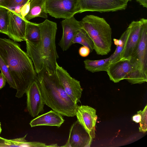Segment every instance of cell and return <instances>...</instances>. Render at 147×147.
<instances>
[{
	"label": "cell",
	"instance_id": "4dcf8cb0",
	"mask_svg": "<svg viewBox=\"0 0 147 147\" xmlns=\"http://www.w3.org/2000/svg\"><path fill=\"white\" fill-rule=\"evenodd\" d=\"M143 7L147 8V0H136Z\"/></svg>",
	"mask_w": 147,
	"mask_h": 147
},
{
	"label": "cell",
	"instance_id": "9a60e30c",
	"mask_svg": "<svg viewBox=\"0 0 147 147\" xmlns=\"http://www.w3.org/2000/svg\"><path fill=\"white\" fill-rule=\"evenodd\" d=\"M131 69L129 60L121 59L111 63L107 72L110 80L117 83L125 80Z\"/></svg>",
	"mask_w": 147,
	"mask_h": 147
},
{
	"label": "cell",
	"instance_id": "44dd1931",
	"mask_svg": "<svg viewBox=\"0 0 147 147\" xmlns=\"http://www.w3.org/2000/svg\"><path fill=\"white\" fill-rule=\"evenodd\" d=\"M27 134L23 137L8 140L0 137V147H30V142H27L25 138Z\"/></svg>",
	"mask_w": 147,
	"mask_h": 147
},
{
	"label": "cell",
	"instance_id": "5b68a950",
	"mask_svg": "<svg viewBox=\"0 0 147 147\" xmlns=\"http://www.w3.org/2000/svg\"><path fill=\"white\" fill-rule=\"evenodd\" d=\"M141 19L140 40L129 59L132 69L125 79L132 84L147 82V20Z\"/></svg>",
	"mask_w": 147,
	"mask_h": 147
},
{
	"label": "cell",
	"instance_id": "277c9868",
	"mask_svg": "<svg viewBox=\"0 0 147 147\" xmlns=\"http://www.w3.org/2000/svg\"><path fill=\"white\" fill-rule=\"evenodd\" d=\"M80 22L82 28L86 32L94 44L97 54L103 55L111 51L112 44V30L103 18L87 15Z\"/></svg>",
	"mask_w": 147,
	"mask_h": 147
},
{
	"label": "cell",
	"instance_id": "484cf974",
	"mask_svg": "<svg viewBox=\"0 0 147 147\" xmlns=\"http://www.w3.org/2000/svg\"><path fill=\"white\" fill-rule=\"evenodd\" d=\"M128 30L127 28L122 34L119 39H113V41L114 44L116 46L122 47L124 49L128 37Z\"/></svg>",
	"mask_w": 147,
	"mask_h": 147
},
{
	"label": "cell",
	"instance_id": "ac0fdd59",
	"mask_svg": "<svg viewBox=\"0 0 147 147\" xmlns=\"http://www.w3.org/2000/svg\"><path fill=\"white\" fill-rule=\"evenodd\" d=\"M40 39V31L38 24L28 21L26 27L25 41L35 45L38 43Z\"/></svg>",
	"mask_w": 147,
	"mask_h": 147
},
{
	"label": "cell",
	"instance_id": "7c38bea8",
	"mask_svg": "<svg viewBox=\"0 0 147 147\" xmlns=\"http://www.w3.org/2000/svg\"><path fill=\"white\" fill-rule=\"evenodd\" d=\"M61 24L63 28L61 38L58 45L63 51L67 50L73 44V40L80 30L81 29L80 21L73 16L62 20Z\"/></svg>",
	"mask_w": 147,
	"mask_h": 147
},
{
	"label": "cell",
	"instance_id": "836d02e7",
	"mask_svg": "<svg viewBox=\"0 0 147 147\" xmlns=\"http://www.w3.org/2000/svg\"><path fill=\"white\" fill-rule=\"evenodd\" d=\"M127 0V1H131L132 0Z\"/></svg>",
	"mask_w": 147,
	"mask_h": 147
},
{
	"label": "cell",
	"instance_id": "8fae6325",
	"mask_svg": "<svg viewBox=\"0 0 147 147\" xmlns=\"http://www.w3.org/2000/svg\"><path fill=\"white\" fill-rule=\"evenodd\" d=\"M96 113L95 109L88 105H78L76 111L77 120L92 139L95 136V127L97 118Z\"/></svg>",
	"mask_w": 147,
	"mask_h": 147
},
{
	"label": "cell",
	"instance_id": "6da1fadb",
	"mask_svg": "<svg viewBox=\"0 0 147 147\" xmlns=\"http://www.w3.org/2000/svg\"><path fill=\"white\" fill-rule=\"evenodd\" d=\"M0 56L8 66L16 87V97H22L32 82L36 73L33 62L26 52L17 43L0 38Z\"/></svg>",
	"mask_w": 147,
	"mask_h": 147
},
{
	"label": "cell",
	"instance_id": "cb8c5ba5",
	"mask_svg": "<svg viewBox=\"0 0 147 147\" xmlns=\"http://www.w3.org/2000/svg\"><path fill=\"white\" fill-rule=\"evenodd\" d=\"M0 69L10 87L16 89V85L8 66L0 56Z\"/></svg>",
	"mask_w": 147,
	"mask_h": 147
},
{
	"label": "cell",
	"instance_id": "52a82bcc",
	"mask_svg": "<svg viewBox=\"0 0 147 147\" xmlns=\"http://www.w3.org/2000/svg\"><path fill=\"white\" fill-rule=\"evenodd\" d=\"M78 0H46L45 9L53 17L65 19L78 13Z\"/></svg>",
	"mask_w": 147,
	"mask_h": 147
},
{
	"label": "cell",
	"instance_id": "3957f363",
	"mask_svg": "<svg viewBox=\"0 0 147 147\" xmlns=\"http://www.w3.org/2000/svg\"><path fill=\"white\" fill-rule=\"evenodd\" d=\"M36 80L40 86L45 105L63 116H76L78 105L67 94L56 72H49L43 67L36 74Z\"/></svg>",
	"mask_w": 147,
	"mask_h": 147
},
{
	"label": "cell",
	"instance_id": "83f0119b",
	"mask_svg": "<svg viewBox=\"0 0 147 147\" xmlns=\"http://www.w3.org/2000/svg\"><path fill=\"white\" fill-rule=\"evenodd\" d=\"M90 53L89 49L87 47L83 46L80 47L79 50V53L80 56L83 57L87 56Z\"/></svg>",
	"mask_w": 147,
	"mask_h": 147
},
{
	"label": "cell",
	"instance_id": "d6a6232c",
	"mask_svg": "<svg viewBox=\"0 0 147 147\" xmlns=\"http://www.w3.org/2000/svg\"><path fill=\"white\" fill-rule=\"evenodd\" d=\"M4 0H0V3Z\"/></svg>",
	"mask_w": 147,
	"mask_h": 147
},
{
	"label": "cell",
	"instance_id": "603a6c76",
	"mask_svg": "<svg viewBox=\"0 0 147 147\" xmlns=\"http://www.w3.org/2000/svg\"><path fill=\"white\" fill-rule=\"evenodd\" d=\"M9 9L0 6V32L8 36Z\"/></svg>",
	"mask_w": 147,
	"mask_h": 147
},
{
	"label": "cell",
	"instance_id": "30bf717a",
	"mask_svg": "<svg viewBox=\"0 0 147 147\" xmlns=\"http://www.w3.org/2000/svg\"><path fill=\"white\" fill-rule=\"evenodd\" d=\"M93 139L79 122L76 121L71 126L66 143L61 147H89Z\"/></svg>",
	"mask_w": 147,
	"mask_h": 147
},
{
	"label": "cell",
	"instance_id": "d6986e66",
	"mask_svg": "<svg viewBox=\"0 0 147 147\" xmlns=\"http://www.w3.org/2000/svg\"><path fill=\"white\" fill-rule=\"evenodd\" d=\"M111 57L102 59L92 60L86 59L84 61L85 68L92 73L100 71H107L111 63Z\"/></svg>",
	"mask_w": 147,
	"mask_h": 147
},
{
	"label": "cell",
	"instance_id": "7a4b0ae2",
	"mask_svg": "<svg viewBox=\"0 0 147 147\" xmlns=\"http://www.w3.org/2000/svg\"><path fill=\"white\" fill-rule=\"evenodd\" d=\"M38 25L40 40L35 45L26 41V53L33 62L36 74L43 67L49 72H55L57 59L59 58L55 43L57 24L46 19Z\"/></svg>",
	"mask_w": 147,
	"mask_h": 147
},
{
	"label": "cell",
	"instance_id": "ffe728a7",
	"mask_svg": "<svg viewBox=\"0 0 147 147\" xmlns=\"http://www.w3.org/2000/svg\"><path fill=\"white\" fill-rule=\"evenodd\" d=\"M73 44L78 43L88 47L90 52L94 49V44L90 38L83 29H81L74 37Z\"/></svg>",
	"mask_w": 147,
	"mask_h": 147
},
{
	"label": "cell",
	"instance_id": "f546056e",
	"mask_svg": "<svg viewBox=\"0 0 147 147\" xmlns=\"http://www.w3.org/2000/svg\"><path fill=\"white\" fill-rule=\"evenodd\" d=\"M132 119L133 121L136 123H139L141 121V115L139 113L137 112V114L133 116Z\"/></svg>",
	"mask_w": 147,
	"mask_h": 147
},
{
	"label": "cell",
	"instance_id": "ba28073f",
	"mask_svg": "<svg viewBox=\"0 0 147 147\" xmlns=\"http://www.w3.org/2000/svg\"><path fill=\"white\" fill-rule=\"evenodd\" d=\"M56 73L65 91L75 104L80 102L83 89L80 82L72 78L67 71L57 63Z\"/></svg>",
	"mask_w": 147,
	"mask_h": 147
},
{
	"label": "cell",
	"instance_id": "4316f807",
	"mask_svg": "<svg viewBox=\"0 0 147 147\" xmlns=\"http://www.w3.org/2000/svg\"><path fill=\"white\" fill-rule=\"evenodd\" d=\"M30 8V1L26 3L21 8L20 12L19 13L20 16L23 18L28 13Z\"/></svg>",
	"mask_w": 147,
	"mask_h": 147
},
{
	"label": "cell",
	"instance_id": "2e32d148",
	"mask_svg": "<svg viewBox=\"0 0 147 147\" xmlns=\"http://www.w3.org/2000/svg\"><path fill=\"white\" fill-rule=\"evenodd\" d=\"M63 115L53 110L40 115L31 121V127L47 125L60 127L64 121Z\"/></svg>",
	"mask_w": 147,
	"mask_h": 147
},
{
	"label": "cell",
	"instance_id": "e0dca14e",
	"mask_svg": "<svg viewBox=\"0 0 147 147\" xmlns=\"http://www.w3.org/2000/svg\"><path fill=\"white\" fill-rule=\"evenodd\" d=\"M46 0H30L29 11L24 17L28 21L37 17L44 18H47V13L45 9Z\"/></svg>",
	"mask_w": 147,
	"mask_h": 147
},
{
	"label": "cell",
	"instance_id": "7402d4cb",
	"mask_svg": "<svg viewBox=\"0 0 147 147\" xmlns=\"http://www.w3.org/2000/svg\"><path fill=\"white\" fill-rule=\"evenodd\" d=\"M30 0H4L0 6L5 7L19 14L21 8Z\"/></svg>",
	"mask_w": 147,
	"mask_h": 147
},
{
	"label": "cell",
	"instance_id": "1f68e13d",
	"mask_svg": "<svg viewBox=\"0 0 147 147\" xmlns=\"http://www.w3.org/2000/svg\"><path fill=\"white\" fill-rule=\"evenodd\" d=\"M2 131V129L1 127V123L0 122V134Z\"/></svg>",
	"mask_w": 147,
	"mask_h": 147
},
{
	"label": "cell",
	"instance_id": "9c48e42d",
	"mask_svg": "<svg viewBox=\"0 0 147 147\" xmlns=\"http://www.w3.org/2000/svg\"><path fill=\"white\" fill-rule=\"evenodd\" d=\"M25 93L27 96V109L29 114L34 117L42 112L45 104L40 86L36 80L31 84Z\"/></svg>",
	"mask_w": 147,
	"mask_h": 147
},
{
	"label": "cell",
	"instance_id": "4fadbf2b",
	"mask_svg": "<svg viewBox=\"0 0 147 147\" xmlns=\"http://www.w3.org/2000/svg\"><path fill=\"white\" fill-rule=\"evenodd\" d=\"M8 36L14 41H25V35L27 22L14 11L9 10Z\"/></svg>",
	"mask_w": 147,
	"mask_h": 147
},
{
	"label": "cell",
	"instance_id": "5bb4252c",
	"mask_svg": "<svg viewBox=\"0 0 147 147\" xmlns=\"http://www.w3.org/2000/svg\"><path fill=\"white\" fill-rule=\"evenodd\" d=\"M142 20L133 21L127 28L129 33L124 48L121 54V59L129 60L139 41L141 34Z\"/></svg>",
	"mask_w": 147,
	"mask_h": 147
},
{
	"label": "cell",
	"instance_id": "d4e9b609",
	"mask_svg": "<svg viewBox=\"0 0 147 147\" xmlns=\"http://www.w3.org/2000/svg\"><path fill=\"white\" fill-rule=\"evenodd\" d=\"M141 116V121L139 122V131L145 133L147 131V105L142 111H138Z\"/></svg>",
	"mask_w": 147,
	"mask_h": 147
},
{
	"label": "cell",
	"instance_id": "f1b7e54d",
	"mask_svg": "<svg viewBox=\"0 0 147 147\" xmlns=\"http://www.w3.org/2000/svg\"><path fill=\"white\" fill-rule=\"evenodd\" d=\"M6 80L3 74L0 73V89L3 88L5 85Z\"/></svg>",
	"mask_w": 147,
	"mask_h": 147
},
{
	"label": "cell",
	"instance_id": "8992f818",
	"mask_svg": "<svg viewBox=\"0 0 147 147\" xmlns=\"http://www.w3.org/2000/svg\"><path fill=\"white\" fill-rule=\"evenodd\" d=\"M128 1L126 0H78V13L90 11L100 13L125 10Z\"/></svg>",
	"mask_w": 147,
	"mask_h": 147
}]
</instances>
